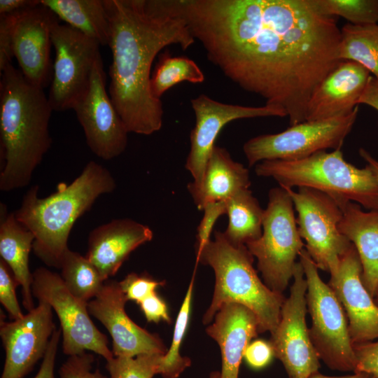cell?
<instances>
[{
  "mask_svg": "<svg viewBox=\"0 0 378 378\" xmlns=\"http://www.w3.org/2000/svg\"><path fill=\"white\" fill-rule=\"evenodd\" d=\"M206 55L239 88L281 107L290 125L342 61L335 17L316 0H171Z\"/></svg>",
  "mask_w": 378,
  "mask_h": 378,
  "instance_id": "1",
  "label": "cell"
},
{
  "mask_svg": "<svg viewBox=\"0 0 378 378\" xmlns=\"http://www.w3.org/2000/svg\"><path fill=\"white\" fill-rule=\"evenodd\" d=\"M112 53L108 94L128 132L150 135L163 122L160 99L150 88L153 62L172 45L196 41L171 0H104Z\"/></svg>",
  "mask_w": 378,
  "mask_h": 378,
  "instance_id": "2",
  "label": "cell"
},
{
  "mask_svg": "<svg viewBox=\"0 0 378 378\" xmlns=\"http://www.w3.org/2000/svg\"><path fill=\"white\" fill-rule=\"evenodd\" d=\"M52 108L44 90L29 82L13 64L1 72L0 190L28 186L51 146Z\"/></svg>",
  "mask_w": 378,
  "mask_h": 378,
  "instance_id": "3",
  "label": "cell"
},
{
  "mask_svg": "<svg viewBox=\"0 0 378 378\" xmlns=\"http://www.w3.org/2000/svg\"><path fill=\"white\" fill-rule=\"evenodd\" d=\"M115 188L111 173L94 161H90L70 184L59 183L57 190L46 197H38V185L31 186L14 214L34 234L35 255L46 265L59 269L75 222L99 196Z\"/></svg>",
  "mask_w": 378,
  "mask_h": 378,
  "instance_id": "4",
  "label": "cell"
},
{
  "mask_svg": "<svg viewBox=\"0 0 378 378\" xmlns=\"http://www.w3.org/2000/svg\"><path fill=\"white\" fill-rule=\"evenodd\" d=\"M196 262L210 266L215 275L213 298L202 318L204 325L212 322L223 304L237 303L253 313L259 333L274 332L286 298L261 281L246 245H234L216 231L214 239L196 251Z\"/></svg>",
  "mask_w": 378,
  "mask_h": 378,
  "instance_id": "5",
  "label": "cell"
},
{
  "mask_svg": "<svg viewBox=\"0 0 378 378\" xmlns=\"http://www.w3.org/2000/svg\"><path fill=\"white\" fill-rule=\"evenodd\" d=\"M255 172L273 178L283 188H309L329 195L339 205L352 202L378 211V187L371 169L346 162L341 149L298 160L262 161L255 165Z\"/></svg>",
  "mask_w": 378,
  "mask_h": 378,
  "instance_id": "6",
  "label": "cell"
},
{
  "mask_svg": "<svg viewBox=\"0 0 378 378\" xmlns=\"http://www.w3.org/2000/svg\"><path fill=\"white\" fill-rule=\"evenodd\" d=\"M246 246L257 259L264 283L272 290L283 293L293 279L296 258L304 248L293 202L284 188L279 186L270 190L262 233Z\"/></svg>",
  "mask_w": 378,
  "mask_h": 378,
  "instance_id": "7",
  "label": "cell"
},
{
  "mask_svg": "<svg viewBox=\"0 0 378 378\" xmlns=\"http://www.w3.org/2000/svg\"><path fill=\"white\" fill-rule=\"evenodd\" d=\"M307 282V307L311 317V341L317 354L332 370H356V360L348 320L332 288L321 279L318 269L305 248L299 254Z\"/></svg>",
  "mask_w": 378,
  "mask_h": 378,
  "instance_id": "8",
  "label": "cell"
},
{
  "mask_svg": "<svg viewBox=\"0 0 378 378\" xmlns=\"http://www.w3.org/2000/svg\"><path fill=\"white\" fill-rule=\"evenodd\" d=\"M358 106L349 114L323 120L304 121L283 132L248 139L243 151L249 167L272 160H292L327 149H341L358 116Z\"/></svg>",
  "mask_w": 378,
  "mask_h": 378,
  "instance_id": "9",
  "label": "cell"
},
{
  "mask_svg": "<svg viewBox=\"0 0 378 378\" xmlns=\"http://www.w3.org/2000/svg\"><path fill=\"white\" fill-rule=\"evenodd\" d=\"M298 213L299 234L318 269L335 273L351 242L339 227L342 210L329 195L309 188H284Z\"/></svg>",
  "mask_w": 378,
  "mask_h": 378,
  "instance_id": "10",
  "label": "cell"
},
{
  "mask_svg": "<svg viewBox=\"0 0 378 378\" xmlns=\"http://www.w3.org/2000/svg\"><path fill=\"white\" fill-rule=\"evenodd\" d=\"M33 296L50 304L57 314L62 334V349L70 356L93 351L106 361L114 357L107 337L95 326L88 304L77 299L68 290L61 276L46 267L33 272Z\"/></svg>",
  "mask_w": 378,
  "mask_h": 378,
  "instance_id": "11",
  "label": "cell"
},
{
  "mask_svg": "<svg viewBox=\"0 0 378 378\" xmlns=\"http://www.w3.org/2000/svg\"><path fill=\"white\" fill-rule=\"evenodd\" d=\"M51 38L55 55L48 100L53 111L73 109L89 88L101 45L59 22L52 29Z\"/></svg>",
  "mask_w": 378,
  "mask_h": 378,
  "instance_id": "12",
  "label": "cell"
},
{
  "mask_svg": "<svg viewBox=\"0 0 378 378\" xmlns=\"http://www.w3.org/2000/svg\"><path fill=\"white\" fill-rule=\"evenodd\" d=\"M290 294L283 303L279 324L271 334L274 356L283 364L289 378H309L318 372L319 357L306 323L307 282L303 267L297 262Z\"/></svg>",
  "mask_w": 378,
  "mask_h": 378,
  "instance_id": "13",
  "label": "cell"
},
{
  "mask_svg": "<svg viewBox=\"0 0 378 378\" xmlns=\"http://www.w3.org/2000/svg\"><path fill=\"white\" fill-rule=\"evenodd\" d=\"M91 151L104 160L121 155L127 146L128 131L106 88L101 55L96 59L88 90L73 109Z\"/></svg>",
  "mask_w": 378,
  "mask_h": 378,
  "instance_id": "14",
  "label": "cell"
},
{
  "mask_svg": "<svg viewBox=\"0 0 378 378\" xmlns=\"http://www.w3.org/2000/svg\"><path fill=\"white\" fill-rule=\"evenodd\" d=\"M190 104L195 115V125L190 133V148L185 167L192 175L191 183L194 185L201 183L216 138L227 123L243 118L287 116L285 110L277 106L225 104L204 94L192 98Z\"/></svg>",
  "mask_w": 378,
  "mask_h": 378,
  "instance_id": "15",
  "label": "cell"
},
{
  "mask_svg": "<svg viewBox=\"0 0 378 378\" xmlns=\"http://www.w3.org/2000/svg\"><path fill=\"white\" fill-rule=\"evenodd\" d=\"M12 14L14 57L24 78L44 90L52 80L51 34L59 19L41 3Z\"/></svg>",
  "mask_w": 378,
  "mask_h": 378,
  "instance_id": "16",
  "label": "cell"
},
{
  "mask_svg": "<svg viewBox=\"0 0 378 378\" xmlns=\"http://www.w3.org/2000/svg\"><path fill=\"white\" fill-rule=\"evenodd\" d=\"M56 326L52 309L38 302L22 318L6 322L1 318L0 337L6 351L1 378H23L44 357Z\"/></svg>",
  "mask_w": 378,
  "mask_h": 378,
  "instance_id": "17",
  "label": "cell"
},
{
  "mask_svg": "<svg viewBox=\"0 0 378 378\" xmlns=\"http://www.w3.org/2000/svg\"><path fill=\"white\" fill-rule=\"evenodd\" d=\"M119 281L107 279L95 298L88 303L90 315L107 329L114 356L166 354L161 338L135 323L125 310L127 302Z\"/></svg>",
  "mask_w": 378,
  "mask_h": 378,
  "instance_id": "18",
  "label": "cell"
},
{
  "mask_svg": "<svg viewBox=\"0 0 378 378\" xmlns=\"http://www.w3.org/2000/svg\"><path fill=\"white\" fill-rule=\"evenodd\" d=\"M362 267L355 246L341 258L330 275L332 288L345 312L353 344L378 340V306L362 281Z\"/></svg>",
  "mask_w": 378,
  "mask_h": 378,
  "instance_id": "19",
  "label": "cell"
},
{
  "mask_svg": "<svg viewBox=\"0 0 378 378\" xmlns=\"http://www.w3.org/2000/svg\"><path fill=\"white\" fill-rule=\"evenodd\" d=\"M371 77L362 65L342 61L316 88L307 104L305 121L344 116L358 106Z\"/></svg>",
  "mask_w": 378,
  "mask_h": 378,
  "instance_id": "20",
  "label": "cell"
},
{
  "mask_svg": "<svg viewBox=\"0 0 378 378\" xmlns=\"http://www.w3.org/2000/svg\"><path fill=\"white\" fill-rule=\"evenodd\" d=\"M153 237L146 225L130 218L114 219L90 232L85 257L106 281L117 273L132 251Z\"/></svg>",
  "mask_w": 378,
  "mask_h": 378,
  "instance_id": "21",
  "label": "cell"
},
{
  "mask_svg": "<svg viewBox=\"0 0 378 378\" xmlns=\"http://www.w3.org/2000/svg\"><path fill=\"white\" fill-rule=\"evenodd\" d=\"M206 332L220 350V378H238L244 351L259 333L253 313L237 303L225 304L216 312Z\"/></svg>",
  "mask_w": 378,
  "mask_h": 378,
  "instance_id": "22",
  "label": "cell"
},
{
  "mask_svg": "<svg viewBox=\"0 0 378 378\" xmlns=\"http://www.w3.org/2000/svg\"><path fill=\"white\" fill-rule=\"evenodd\" d=\"M249 172L234 161L228 150L215 146L207 161L199 185L190 183L188 190L198 209L210 202H226L237 192L249 189Z\"/></svg>",
  "mask_w": 378,
  "mask_h": 378,
  "instance_id": "23",
  "label": "cell"
},
{
  "mask_svg": "<svg viewBox=\"0 0 378 378\" xmlns=\"http://www.w3.org/2000/svg\"><path fill=\"white\" fill-rule=\"evenodd\" d=\"M340 206L343 213L340 230L355 246L363 284L374 298L378 291V211H364L352 202Z\"/></svg>",
  "mask_w": 378,
  "mask_h": 378,
  "instance_id": "24",
  "label": "cell"
},
{
  "mask_svg": "<svg viewBox=\"0 0 378 378\" xmlns=\"http://www.w3.org/2000/svg\"><path fill=\"white\" fill-rule=\"evenodd\" d=\"M1 209L0 255L10 268L22 288V304L27 312L35 307L31 285L33 273L29 267V255L33 248L34 234L16 218L14 212Z\"/></svg>",
  "mask_w": 378,
  "mask_h": 378,
  "instance_id": "25",
  "label": "cell"
},
{
  "mask_svg": "<svg viewBox=\"0 0 378 378\" xmlns=\"http://www.w3.org/2000/svg\"><path fill=\"white\" fill-rule=\"evenodd\" d=\"M59 20L83 34L108 46L110 24L104 0H41Z\"/></svg>",
  "mask_w": 378,
  "mask_h": 378,
  "instance_id": "26",
  "label": "cell"
},
{
  "mask_svg": "<svg viewBox=\"0 0 378 378\" xmlns=\"http://www.w3.org/2000/svg\"><path fill=\"white\" fill-rule=\"evenodd\" d=\"M228 225L223 232L234 245H246L262 233L264 209L249 189L242 190L226 201Z\"/></svg>",
  "mask_w": 378,
  "mask_h": 378,
  "instance_id": "27",
  "label": "cell"
},
{
  "mask_svg": "<svg viewBox=\"0 0 378 378\" xmlns=\"http://www.w3.org/2000/svg\"><path fill=\"white\" fill-rule=\"evenodd\" d=\"M338 57L364 66L378 79V24H344L341 29Z\"/></svg>",
  "mask_w": 378,
  "mask_h": 378,
  "instance_id": "28",
  "label": "cell"
},
{
  "mask_svg": "<svg viewBox=\"0 0 378 378\" xmlns=\"http://www.w3.org/2000/svg\"><path fill=\"white\" fill-rule=\"evenodd\" d=\"M61 277L77 299L88 303L96 297L104 280L97 267L85 257L68 248L62 260Z\"/></svg>",
  "mask_w": 378,
  "mask_h": 378,
  "instance_id": "29",
  "label": "cell"
},
{
  "mask_svg": "<svg viewBox=\"0 0 378 378\" xmlns=\"http://www.w3.org/2000/svg\"><path fill=\"white\" fill-rule=\"evenodd\" d=\"M204 78L203 71L194 60L184 56L173 57L164 53L160 57L150 76V88L152 94L160 99L176 84L182 82L201 83Z\"/></svg>",
  "mask_w": 378,
  "mask_h": 378,
  "instance_id": "30",
  "label": "cell"
},
{
  "mask_svg": "<svg viewBox=\"0 0 378 378\" xmlns=\"http://www.w3.org/2000/svg\"><path fill=\"white\" fill-rule=\"evenodd\" d=\"M194 281L193 276L176 319L171 346L162 358L159 374L163 378H177L191 364L188 357L180 354V347L189 323Z\"/></svg>",
  "mask_w": 378,
  "mask_h": 378,
  "instance_id": "31",
  "label": "cell"
},
{
  "mask_svg": "<svg viewBox=\"0 0 378 378\" xmlns=\"http://www.w3.org/2000/svg\"><path fill=\"white\" fill-rule=\"evenodd\" d=\"M328 15L340 16L355 25L378 24V0H316Z\"/></svg>",
  "mask_w": 378,
  "mask_h": 378,
  "instance_id": "32",
  "label": "cell"
},
{
  "mask_svg": "<svg viewBox=\"0 0 378 378\" xmlns=\"http://www.w3.org/2000/svg\"><path fill=\"white\" fill-rule=\"evenodd\" d=\"M162 354L114 356L106 361L109 378H153L160 374Z\"/></svg>",
  "mask_w": 378,
  "mask_h": 378,
  "instance_id": "33",
  "label": "cell"
},
{
  "mask_svg": "<svg viewBox=\"0 0 378 378\" xmlns=\"http://www.w3.org/2000/svg\"><path fill=\"white\" fill-rule=\"evenodd\" d=\"M119 284L127 300H132L139 304L155 293L159 286H164L165 281H158L148 274L131 272L119 281Z\"/></svg>",
  "mask_w": 378,
  "mask_h": 378,
  "instance_id": "34",
  "label": "cell"
},
{
  "mask_svg": "<svg viewBox=\"0 0 378 378\" xmlns=\"http://www.w3.org/2000/svg\"><path fill=\"white\" fill-rule=\"evenodd\" d=\"M19 286L10 268L0 259V302L13 320L22 318V313L18 303L15 288Z\"/></svg>",
  "mask_w": 378,
  "mask_h": 378,
  "instance_id": "35",
  "label": "cell"
},
{
  "mask_svg": "<svg viewBox=\"0 0 378 378\" xmlns=\"http://www.w3.org/2000/svg\"><path fill=\"white\" fill-rule=\"evenodd\" d=\"M94 360L87 351L70 356L59 368V378H107L99 369L92 371Z\"/></svg>",
  "mask_w": 378,
  "mask_h": 378,
  "instance_id": "36",
  "label": "cell"
},
{
  "mask_svg": "<svg viewBox=\"0 0 378 378\" xmlns=\"http://www.w3.org/2000/svg\"><path fill=\"white\" fill-rule=\"evenodd\" d=\"M203 217L197 229L196 251H200L211 240V234L215 223L222 215L226 214V202H214L206 204L202 209Z\"/></svg>",
  "mask_w": 378,
  "mask_h": 378,
  "instance_id": "37",
  "label": "cell"
},
{
  "mask_svg": "<svg viewBox=\"0 0 378 378\" xmlns=\"http://www.w3.org/2000/svg\"><path fill=\"white\" fill-rule=\"evenodd\" d=\"M356 360V372L371 374L378 378V340L353 344Z\"/></svg>",
  "mask_w": 378,
  "mask_h": 378,
  "instance_id": "38",
  "label": "cell"
},
{
  "mask_svg": "<svg viewBox=\"0 0 378 378\" xmlns=\"http://www.w3.org/2000/svg\"><path fill=\"white\" fill-rule=\"evenodd\" d=\"M274 356L270 342L257 339L251 341L246 346L244 358L253 369H261L267 366Z\"/></svg>",
  "mask_w": 378,
  "mask_h": 378,
  "instance_id": "39",
  "label": "cell"
},
{
  "mask_svg": "<svg viewBox=\"0 0 378 378\" xmlns=\"http://www.w3.org/2000/svg\"><path fill=\"white\" fill-rule=\"evenodd\" d=\"M13 14L0 15V72L12 64Z\"/></svg>",
  "mask_w": 378,
  "mask_h": 378,
  "instance_id": "40",
  "label": "cell"
},
{
  "mask_svg": "<svg viewBox=\"0 0 378 378\" xmlns=\"http://www.w3.org/2000/svg\"><path fill=\"white\" fill-rule=\"evenodd\" d=\"M148 322L159 323L164 321L170 323L171 319L164 301L155 293L138 304Z\"/></svg>",
  "mask_w": 378,
  "mask_h": 378,
  "instance_id": "41",
  "label": "cell"
},
{
  "mask_svg": "<svg viewBox=\"0 0 378 378\" xmlns=\"http://www.w3.org/2000/svg\"><path fill=\"white\" fill-rule=\"evenodd\" d=\"M61 335V328H55L38 372L34 378H55L54 374L55 358Z\"/></svg>",
  "mask_w": 378,
  "mask_h": 378,
  "instance_id": "42",
  "label": "cell"
},
{
  "mask_svg": "<svg viewBox=\"0 0 378 378\" xmlns=\"http://www.w3.org/2000/svg\"><path fill=\"white\" fill-rule=\"evenodd\" d=\"M40 4L41 0H0V15L15 13Z\"/></svg>",
  "mask_w": 378,
  "mask_h": 378,
  "instance_id": "43",
  "label": "cell"
},
{
  "mask_svg": "<svg viewBox=\"0 0 378 378\" xmlns=\"http://www.w3.org/2000/svg\"><path fill=\"white\" fill-rule=\"evenodd\" d=\"M358 104H365L378 111V79L371 76L359 99Z\"/></svg>",
  "mask_w": 378,
  "mask_h": 378,
  "instance_id": "44",
  "label": "cell"
},
{
  "mask_svg": "<svg viewBox=\"0 0 378 378\" xmlns=\"http://www.w3.org/2000/svg\"><path fill=\"white\" fill-rule=\"evenodd\" d=\"M359 154L366 162L367 166L371 169L378 187V160L364 148L359 150Z\"/></svg>",
  "mask_w": 378,
  "mask_h": 378,
  "instance_id": "45",
  "label": "cell"
},
{
  "mask_svg": "<svg viewBox=\"0 0 378 378\" xmlns=\"http://www.w3.org/2000/svg\"><path fill=\"white\" fill-rule=\"evenodd\" d=\"M309 378H377L375 376L363 372H356L353 374L346 375V376H340V377H331L324 375L319 372H317L312 374Z\"/></svg>",
  "mask_w": 378,
  "mask_h": 378,
  "instance_id": "46",
  "label": "cell"
},
{
  "mask_svg": "<svg viewBox=\"0 0 378 378\" xmlns=\"http://www.w3.org/2000/svg\"><path fill=\"white\" fill-rule=\"evenodd\" d=\"M209 378H220V372L218 371L212 372Z\"/></svg>",
  "mask_w": 378,
  "mask_h": 378,
  "instance_id": "47",
  "label": "cell"
},
{
  "mask_svg": "<svg viewBox=\"0 0 378 378\" xmlns=\"http://www.w3.org/2000/svg\"><path fill=\"white\" fill-rule=\"evenodd\" d=\"M374 300L376 304L378 306V291H377V295H376L375 297L374 298Z\"/></svg>",
  "mask_w": 378,
  "mask_h": 378,
  "instance_id": "48",
  "label": "cell"
}]
</instances>
